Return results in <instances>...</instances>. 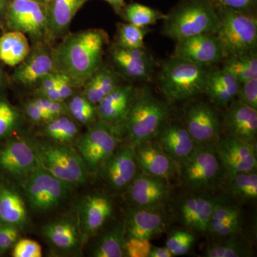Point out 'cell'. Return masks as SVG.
<instances>
[{"label": "cell", "instance_id": "44", "mask_svg": "<svg viewBox=\"0 0 257 257\" xmlns=\"http://www.w3.org/2000/svg\"><path fill=\"white\" fill-rule=\"evenodd\" d=\"M238 100L257 110V79L241 82Z\"/></svg>", "mask_w": 257, "mask_h": 257}, {"label": "cell", "instance_id": "2", "mask_svg": "<svg viewBox=\"0 0 257 257\" xmlns=\"http://www.w3.org/2000/svg\"><path fill=\"white\" fill-rule=\"evenodd\" d=\"M164 21V35L177 42L202 34L215 35L219 26L214 0H182Z\"/></svg>", "mask_w": 257, "mask_h": 257}, {"label": "cell", "instance_id": "11", "mask_svg": "<svg viewBox=\"0 0 257 257\" xmlns=\"http://www.w3.org/2000/svg\"><path fill=\"white\" fill-rule=\"evenodd\" d=\"M229 202L226 195L211 192H189L177 202L175 213L187 229L197 232H208L209 221L219 204Z\"/></svg>", "mask_w": 257, "mask_h": 257}, {"label": "cell", "instance_id": "27", "mask_svg": "<svg viewBox=\"0 0 257 257\" xmlns=\"http://www.w3.org/2000/svg\"><path fill=\"white\" fill-rule=\"evenodd\" d=\"M79 225L70 217H62L44 226L43 234L56 248L70 252L80 243Z\"/></svg>", "mask_w": 257, "mask_h": 257}, {"label": "cell", "instance_id": "52", "mask_svg": "<svg viewBox=\"0 0 257 257\" xmlns=\"http://www.w3.org/2000/svg\"><path fill=\"white\" fill-rule=\"evenodd\" d=\"M10 0H0V22L5 21L7 10Z\"/></svg>", "mask_w": 257, "mask_h": 257}, {"label": "cell", "instance_id": "3", "mask_svg": "<svg viewBox=\"0 0 257 257\" xmlns=\"http://www.w3.org/2000/svg\"><path fill=\"white\" fill-rule=\"evenodd\" d=\"M177 172L188 192L214 193L224 176L214 144L197 145L192 153L177 165Z\"/></svg>", "mask_w": 257, "mask_h": 257}, {"label": "cell", "instance_id": "39", "mask_svg": "<svg viewBox=\"0 0 257 257\" xmlns=\"http://www.w3.org/2000/svg\"><path fill=\"white\" fill-rule=\"evenodd\" d=\"M21 113L8 99L0 96V139L6 138L22 124Z\"/></svg>", "mask_w": 257, "mask_h": 257}, {"label": "cell", "instance_id": "14", "mask_svg": "<svg viewBox=\"0 0 257 257\" xmlns=\"http://www.w3.org/2000/svg\"><path fill=\"white\" fill-rule=\"evenodd\" d=\"M138 169L135 147L130 145L116 149L99 172L111 189L122 191L127 188L138 175Z\"/></svg>", "mask_w": 257, "mask_h": 257}, {"label": "cell", "instance_id": "48", "mask_svg": "<svg viewBox=\"0 0 257 257\" xmlns=\"http://www.w3.org/2000/svg\"><path fill=\"white\" fill-rule=\"evenodd\" d=\"M216 4L243 13L254 14L257 0H214Z\"/></svg>", "mask_w": 257, "mask_h": 257}, {"label": "cell", "instance_id": "38", "mask_svg": "<svg viewBox=\"0 0 257 257\" xmlns=\"http://www.w3.org/2000/svg\"><path fill=\"white\" fill-rule=\"evenodd\" d=\"M250 254L247 246L234 237L229 238L224 242L213 243L204 253V256L207 257H244Z\"/></svg>", "mask_w": 257, "mask_h": 257}, {"label": "cell", "instance_id": "47", "mask_svg": "<svg viewBox=\"0 0 257 257\" xmlns=\"http://www.w3.org/2000/svg\"><path fill=\"white\" fill-rule=\"evenodd\" d=\"M18 238L17 226L0 222V253L5 252L15 245Z\"/></svg>", "mask_w": 257, "mask_h": 257}, {"label": "cell", "instance_id": "30", "mask_svg": "<svg viewBox=\"0 0 257 257\" xmlns=\"http://www.w3.org/2000/svg\"><path fill=\"white\" fill-rule=\"evenodd\" d=\"M30 46L23 32L10 30L0 37V60L10 67H17L28 55Z\"/></svg>", "mask_w": 257, "mask_h": 257}, {"label": "cell", "instance_id": "6", "mask_svg": "<svg viewBox=\"0 0 257 257\" xmlns=\"http://www.w3.org/2000/svg\"><path fill=\"white\" fill-rule=\"evenodd\" d=\"M170 112L165 101L150 93H136L124 124L131 145L135 147L156 138Z\"/></svg>", "mask_w": 257, "mask_h": 257}, {"label": "cell", "instance_id": "24", "mask_svg": "<svg viewBox=\"0 0 257 257\" xmlns=\"http://www.w3.org/2000/svg\"><path fill=\"white\" fill-rule=\"evenodd\" d=\"M78 211L81 230L85 236H92L109 219L113 204L109 197L96 193L84 197L79 204Z\"/></svg>", "mask_w": 257, "mask_h": 257}, {"label": "cell", "instance_id": "21", "mask_svg": "<svg viewBox=\"0 0 257 257\" xmlns=\"http://www.w3.org/2000/svg\"><path fill=\"white\" fill-rule=\"evenodd\" d=\"M139 169L142 173L170 179L177 170V165L153 140L135 147Z\"/></svg>", "mask_w": 257, "mask_h": 257}, {"label": "cell", "instance_id": "50", "mask_svg": "<svg viewBox=\"0 0 257 257\" xmlns=\"http://www.w3.org/2000/svg\"><path fill=\"white\" fill-rule=\"evenodd\" d=\"M174 256L172 252L166 246L165 247H157L153 246L151 248L148 257H172Z\"/></svg>", "mask_w": 257, "mask_h": 257}, {"label": "cell", "instance_id": "23", "mask_svg": "<svg viewBox=\"0 0 257 257\" xmlns=\"http://www.w3.org/2000/svg\"><path fill=\"white\" fill-rule=\"evenodd\" d=\"M229 135L256 145L257 110L239 100L231 101L224 116Z\"/></svg>", "mask_w": 257, "mask_h": 257}, {"label": "cell", "instance_id": "28", "mask_svg": "<svg viewBox=\"0 0 257 257\" xmlns=\"http://www.w3.org/2000/svg\"><path fill=\"white\" fill-rule=\"evenodd\" d=\"M121 79L110 67L101 65L83 86L82 94L96 105L121 84Z\"/></svg>", "mask_w": 257, "mask_h": 257}, {"label": "cell", "instance_id": "37", "mask_svg": "<svg viewBox=\"0 0 257 257\" xmlns=\"http://www.w3.org/2000/svg\"><path fill=\"white\" fill-rule=\"evenodd\" d=\"M150 31V29L141 28L133 24L118 25L117 40L115 45L125 49L140 50L145 49L144 39Z\"/></svg>", "mask_w": 257, "mask_h": 257}, {"label": "cell", "instance_id": "26", "mask_svg": "<svg viewBox=\"0 0 257 257\" xmlns=\"http://www.w3.org/2000/svg\"><path fill=\"white\" fill-rule=\"evenodd\" d=\"M89 0H47V25L50 41L62 38L68 33L74 16Z\"/></svg>", "mask_w": 257, "mask_h": 257}, {"label": "cell", "instance_id": "19", "mask_svg": "<svg viewBox=\"0 0 257 257\" xmlns=\"http://www.w3.org/2000/svg\"><path fill=\"white\" fill-rule=\"evenodd\" d=\"M38 161L28 142L16 140L0 150V167L19 179H28L36 168Z\"/></svg>", "mask_w": 257, "mask_h": 257}, {"label": "cell", "instance_id": "9", "mask_svg": "<svg viewBox=\"0 0 257 257\" xmlns=\"http://www.w3.org/2000/svg\"><path fill=\"white\" fill-rule=\"evenodd\" d=\"M115 132L110 126L99 119L77 141V151L87 170L98 173L101 166L117 149Z\"/></svg>", "mask_w": 257, "mask_h": 257}, {"label": "cell", "instance_id": "12", "mask_svg": "<svg viewBox=\"0 0 257 257\" xmlns=\"http://www.w3.org/2000/svg\"><path fill=\"white\" fill-rule=\"evenodd\" d=\"M225 177L256 170V145L228 135L214 143Z\"/></svg>", "mask_w": 257, "mask_h": 257}, {"label": "cell", "instance_id": "18", "mask_svg": "<svg viewBox=\"0 0 257 257\" xmlns=\"http://www.w3.org/2000/svg\"><path fill=\"white\" fill-rule=\"evenodd\" d=\"M168 224V216L163 209L135 208L126 215V237L151 240L163 232Z\"/></svg>", "mask_w": 257, "mask_h": 257}, {"label": "cell", "instance_id": "35", "mask_svg": "<svg viewBox=\"0 0 257 257\" xmlns=\"http://www.w3.org/2000/svg\"><path fill=\"white\" fill-rule=\"evenodd\" d=\"M224 68L231 72L240 82L257 79L256 52L229 56Z\"/></svg>", "mask_w": 257, "mask_h": 257}, {"label": "cell", "instance_id": "29", "mask_svg": "<svg viewBox=\"0 0 257 257\" xmlns=\"http://www.w3.org/2000/svg\"><path fill=\"white\" fill-rule=\"evenodd\" d=\"M126 239L124 223H115L98 236L92 247V255L94 257L125 256Z\"/></svg>", "mask_w": 257, "mask_h": 257}, {"label": "cell", "instance_id": "49", "mask_svg": "<svg viewBox=\"0 0 257 257\" xmlns=\"http://www.w3.org/2000/svg\"><path fill=\"white\" fill-rule=\"evenodd\" d=\"M25 111L29 119L35 123L45 124L55 118L47 113V111H44L41 108L37 106L36 104H34L31 100L25 104Z\"/></svg>", "mask_w": 257, "mask_h": 257}, {"label": "cell", "instance_id": "13", "mask_svg": "<svg viewBox=\"0 0 257 257\" xmlns=\"http://www.w3.org/2000/svg\"><path fill=\"white\" fill-rule=\"evenodd\" d=\"M128 200L135 208L163 209L170 195L169 180L146 175H137L128 186Z\"/></svg>", "mask_w": 257, "mask_h": 257}, {"label": "cell", "instance_id": "32", "mask_svg": "<svg viewBox=\"0 0 257 257\" xmlns=\"http://www.w3.org/2000/svg\"><path fill=\"white\" fill-rule=\"evenodd\" d=\"M27 210L22 198L9 188L0 187V222L22 226L27 221Z\"/></svg>", "mask_w": 257, "mask_h": 257}, {"label": "cell", "instance_id": "5", "mask_svg": "<svg viewBox=\"0 0 257 257\" xmlns=\"http://www.w3.org/2000/svg\"><path fill=\"white\" fill-rule=\"evenodd\" d=\"M215 5L219 17L215 35L225 57L256 52L257 20L254 14Z\"/></svg>", "mask_w": 257, "mask_h": 257}, {"label": "cell", "instance_id": "42", "mask_svg": "<svg viewBox=\"0 0 257 257\" xmlns=\"http://www.w3.org/2000/svg\"><path fill=\"white\" fill-rule=\"evenodd\" d=\"M152 247L150 240L126 238L124 255L128 257H148Z\"/></svg>", "mask_w": 257, "mask_h": 257}, {"label": "cell", "instance_id": "34", "mask_svg": "<svg viewBox=\"0 0 257 257\" xmlns=\"http://www.w3.org/2000/svg\"><path fill=\"white\" fill-rule=\"evenodd\" d=\"M119 15L128 23L141 28L155 25L159 20L166 18V15L159 10L138 3L125 5Z\"/></svg>", "mask_w": 257, "mask_h": 257}, {"label": "cell", "instance_id": "51", "mask_svg": "<svg viewBox=\"0 0 257 257\" xmlns=\"http://www.w3.org/2000/svg\"><path fill=\"white\" fill-rule=\"evenodd\" d=\"M106 2L112 9L114 10L115 13L116 14L119 15L121 13V10L124 8L126 3H125V0H104Z\"/></svg>", "mask_w": 257, "mask_h": 257}, {"label": "cell", "instance_id": "46", "mask_svg": "<svg viewBox=\"0 0 257 257\" xmlns=\"http://www.w3.org/2000/svg\"><path fill=\"white\" fill-rule=\"evenodd\" d=\"M31 101L34 104H36L44 111H47L54 117H57L60 115H69L68 109L64 101L50 100L40 96H36Z\"/></svg>", "mask_w": 257, "mask_h": 257}, {"label": "cell", "instance_id": "15", "mask_svg": "<svg viewBox=\"0 0 257 257\" xmlns=\"http://www.w3.org/2000/svg\"><path fill=\"white\" fill-rule=\"evenodd\" d=\"M52 50L47 42L33 43L26 58L15 69L13 74L15 82L24 86H33L42 77L53 72Z\"/></svg>", "mask_w": 257, "mask_h": 257}, {"label": "cell", "instance_id": "54", "mask_svg": "<svg viewBox=\"0 0 257 257\" xmlns=\"http://www.w3.org/2000/svg\"><path fill=\"white\" fill-rule=\"evenodd\" d=\"M31 1L37 2V3H42V4H46L47 0H31Z\"/></svg>", "mask_w": 257, "mask_h": 257}, {"label": "cell", "instance_id": "36", "mask_svg": "<svg viewBox=\"0 0 257 257\" xmlns=\"http://www.w3.org/2000/svg\"><path fill=\"white\" fill-rule=\"evenodd\" d=\"M66 104L69 116L77 122L90 126L96 121V106L90 102L83 94H74Z\"/></svg>", "mask_w": 257, "mask_h": 257}, {"label": "cell", "instance_id": "41", "mask_svg": "<svg viewBox=\"0 0 257 257\" xmlns=\"http://www.w3.org/2000/svg\"><path fill=\"white\" fill-rule=\"evenodd\" d=\"M239 215H241V211L236 204H231L229 202L219 204L211 214L208 231L226 219Z\"/></svg>", "mask_w": 257, "mask_h": 257}, {"label": "cell", "instance_id": "43", "mask_svg": "<svg viewBox=\"0 0 257 257\" xmlns=\"http://www.w3.org/2000/svg\"><path fill=\"white\" fill-rule=\"evenodd\" d=\"M242 226L241 215L233 216L223 221L221 224L214 226L208 232L220 237H229L232 235L237 234Z\"/></svg>", "mask_w": 257, "mask_h": 257}, {"label": "cell", "instance_id": "4", "mask_svg": "<svg viewBox=\"0 0 257 257\" xmlns=\"http://www.w3.org/2000/svg\"><path fill=\"white\" fill-rule=\"evenodd\" d=\"M208 74L204 66L174 56L162 65L161 89L169 100L190 99L205 93Z\"/></svg>", "mask_w": 257, "mask_h": 257}, {"label": "cell", "instance_id": "53", "mask_svg": "<svg viewBox=\"0 0 257 257\" xmlns=\"http://www.w3.org/2000/svg\"><path fill=\"white\" fill-rule=\"evenodd\" d=\"M4 82V74H3V70L0 68V87L3 85Z\"/></svg>", "mask_w": 257, "mask_h": 257}, {"label": "cell", "instance_id": "25", "mask_svg": "<svg viewBox=\"0 0 257 257\" xmlns=\"http://www.w3.org/2000/svg\"><path fill=\"white\" fill-rule=\"evenodd\" d=\"M155 139L177 165L185 160L197 145L184 125L177 123H165Z\"/></svg>", "mask_w": 257, "mask_h": 257}, {"label": "cell", "instance_id": "1", "mask_svg": "<svg viewBox=\"0 0 257 257\" xmlns=\"http://www.w3.org/2000/svg\"><path fill=\"white\" fill-rule=\"evenodd\" d=\"M109 42L104 30L89 29L68 33L52 50L54 72L64 74L74 88H81L101 65Z\"/></svg>", "mask_w": 257, "mask_h": 257}, {"label": "cell", "instance_id": "7", "mask_svg": "<svg viewBox=\"0 0 257 257\" xmlns=\"http://www.w3.org/2000/svg\"><path fill=\"white\" fill-rule=\"evenodd\" d=\"M40 165L60 180L69 184L87 182V169L78 152L66 144L30 142Z\"/></svg>", "mask_w": 257, "mask_h": 257}, {"label": "cell", "instance_id": "20", "mask_svg": "<svg viewBox=\"0 0 257 257\" xmlns=\"http://www.w3.org/2000/svg\"><path fill=\"white\" fill-rule=\"evenodd\" d=\"M135 94L133 86L121 84L96 104L98 117L114 130L124 126Z\"/></svg>", "mask_w": 257, "mask_h": 257}, {"label": "cell", "instance_id": "17", "mask_svg": "<svg viewBox=\"0 0 257 257\" xmlns=\"http://www.w3.org/2000/svg\"><path fill=\"white\" fill-rule=\"evenodd\" d=\"M175 57L204 66L221 62L225 55L215 35L202 34L177 42Z\"/></svg>", "mask_w": 257, "mask_h": 257}, {"label": "cell", "instance_id": "45", "mask_svg": "<svg viewBox=\"0 0 257 257\" xmlns=\"http://www.w3.org/2000/svg\"><path fill=\"white\" fill-rule=\"evenodd\" d=\"M14 257H41L42 248L40 243L31 239H21L17 241L13 249Z\"/></svg>", "mask_w": 257, "mask_h": 257}, {"label": "cell", "instance_id": "8", "mask_svg": "<svg viewBox=\"0 0 257 257\" xmlns=\"http://www.w3.org/2000/svg\"><path fill=\"white\" fill-rule=\"evenodd\" d=\"M10 30L28 35L33 43H51L46 7L31 0H10L5 16Z\"/></svg>", "mask_w": 257, "mask_h": 257}, {"label": "cell", "instance_id": "33", "mask_svg": "<svg viewBox=\"0 0 257 257\" xmlns=\"http://www.w3.org/2000/svg\"><path fill=\"white\" fill-rule=\"evenodd\" d=\"M79 131L77 121L69 115L63 114L44 124L42 134L56 143L69 144L75 140Z\"/></svg>", "mask_w": 257, "mask_h": 257}, {"label": "cell", "instance_id": "22", "mask_svg": "<svg viewBox=\"0 0 257 257\" xmlns=\"http://www.w3.org/2000/svg\"><path fill=\"white\" fill-rule=\"evenodd\" d=\"M111 60L120 72L128 78L147 80L151 77L155 62L146 49L130 50L113 45Z\"/></svg>", "mask_w": 257, "mask_h": 257}, {"label": "cell", "instance_id": "10", "mask_svg": "<svg viewBox=\"0 0 257 257\" xmlns=\"http://www.w3.org/2000/svg\"><path fill=\"white\" fill-rule=\"evenodd\" d=\"M70 186L47 172L38 162L27 179L25 192L35 210L47 211L57 207L67 199Z\"/></svg>", "mask_w": 257, "mask_h": 257}, {"label": "cell", "instance_id": "16", "mask_svg": "<svg viewBox=\"0 0 257 257\" xmlns=\"http://www.w3.org/2000/svg\"><path fill=\"white\" fill-rule=\"evenodd\" d=\"M184 126L197 145L214 144L220 137L219 116L207 103H197L190 106L186 114Z\"/></svg>", "mask_w": 257, "mask_h": 257}, {"label": "cell", "instance_id": "40", "mask_svg": "<svg viewBox=\"0 0 257 257\" xmlns=\"http://www.w3.org/2000/svg\"><path fill=\"white\" fill-rule=\"evenodd\" d=\"M194 241L195 236L190 230L175 229L169 234L165 246L174 256H181L188 253Z\"/></svg>", "mask_w": 257, "mask_h": 257}, {"label": "cell", "instance_id": "31", "mask_svg": "<svg viewBox=\"0 0 257 257\" xmlns=\"http://www.w3.org/2000/svg\"><path fill=\"white\" fill-rule=\"evenodd\" d=\"M228 197L241 202H254L257 199L256 170L241 172L225 177Z\"/></svg>", "mask_w": 257, "mask_h": 257}]
</instances>
